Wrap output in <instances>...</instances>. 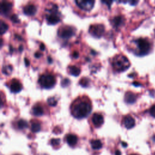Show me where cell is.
<instances>
[{
    "instance_id": "1",
    "label": "cell",
    "mask_w": 155,
    "mask_h": 155,
    "mask_svg": "<svg viewBox=\"0 0 155 155\" xmlns=\"http://www.w3.org/2000/svg\"><path fill=\"white\" fill-rule=\"evenodd\" d=\"M91 110V105L89 101L82 100L75 102L71 108V114L76 118L86 117Z\"/></svg>"
},
{
    "instance_id": "2",
    "label": "cell",
    "mask_w": 155,
    "mask_h": 155,
    "mask_svg": "<svg viewBox=\"0 0 155 155\" xmlns=\"http://www.w3.org/2000/svg\"><path fill=\"white\" fill-rule=\"evenodd\" d=\"M112 65L116 71H123L128 68L130 63L127 57L122 54H118L113 58Z\"/></svg>"
},
{
    "instance_id": "3",
    "label": "cell",
    "mask_w": 155,
    "mask_h": 155,
    "mask_svg": "<svg viewBox=\"0 0 155 155\" xmlns=\"http://www.w3.org/2000/svg\"><path fill=\"white\" fill-rule=\"evenodd\" d=\"M38 82L40 85L45 88H50L54 86L56 79L53 75L50 73H44L39 78Z\"/></svg>"
},
{
    "instance_id": "4",
    "label": "cell",
    "mask_w": 155,
    "mask_h": 155,
    "mask_svg": "<svg viewBox=\"0 0 155 155\" xmlns=\"http://www.w3.org/2000/svg\"><path fill=\"white\" fill-rule=\"evenodd\" d=\"M138 52L137 54L140 56L147 54L151 50V45L148 41L144 38H139L136 41Z\"/></svg>"
},
{
    "instance_id": "5",
    "label": "cell",
    "mask_w": 155,
    "mask_h": 155,
    "mask_svg": "<svg viewBox=\"0 0 155 155\" xmlns=\"http://www.w3.org/2000/svg\"><path fill=\"white\" fill-rule=\"evenodd\" d=\"M90 34L96 38L101 37L104 32V26L102 24H93L89 28Z\"/></svg>"
},
{
    "instance_id": "6",
    "label": "cell",
    "mask_w": 155,
    "mask_h": 155,
    "mask_svg": "<svg viewBox=\"0 0 155 155\" xmlns=\"http://www.w3.org/2000/svg\"><path fill=\"white\" fill-rule=\"evenodd\" d=\"M75 2L81 8L88 11V10H90L93 7L94 1L78 0V1H75Z\"/></svg>"
},
{
    "instance_id": "7",
    "label": "cell",
    "mask_w": 155,
    "mask_h": 155,
    "mask_svg": "<svg viewBox=\"0 0 155 155\" xmlns=\"http://www.w3.org/2000/svg\"><path fill=\"white\" fill-rule=\"evenodd\" d=\"M59 35L64 39L69 38L74 35V30L70 26H64L59 30Z\"/></svg>"
},
{
    "instance_id": "8",
    "label": "cell",
    "mask_w": 155,
    "mask_h": 155,
    "mask_svg": "<svg viewBox=\"0 0 155 155\" xmlns=\"http://www.w3.org/2000/svg\"><path fill=\"white\" fill-rule=\"evenodd\" d=\"M91 120L93 124L96 127H99L104 123V117L99 113H94L92 116Z\"/></svg>"
},
{
    "instance_id": "9",
    "label": "cell",
    "mask_w": 155,
    "mask_h": 155,
    "mask_svg": "<svg viewBox=\"0 0 155 155\" xmlns=\"http://www.w3.org/2000/svg\"><path fill=\"white\" fill-rule=\"evenodd\" d=\"M10 89L13 93L19 92L22 89V84L16 79H13L10 85Z\"/></svg>"
},
{
    "instance_id": "10",
    "label": "cell",
    "mask_w": 155,
    "mask_h": 155,
    "mask_svg": "<svg viewBox=\"0 0 155 155\" xmlns=\"http://www.w3.org/2000/svg\"><path fill=\"white\" fill-rule=\"evenodd\" d=\"M12 7V4L11 2L8 1H1L0 5L1 13L4 15L8 13L10 11Z\"/></svg>"
},
{
    "instance_id": "11",
    "label": "cell",
    "mask_w": 155,
    "mask_h": 155,
    "mask_svg": "<svg viewBox=\"0 0 155 155\" xmlns=\"http://www.w3.org/2000/svg\"><path fill=\"white\" fill-rule=\"evenodd\" d=\"M23 12L27 15H33L36 12V7L32 4H28L24 7Z\"/></svg>"
},
{
    "instance_id": "12",
    "label": "cell",
    "mask_w": 155,
    "mask_h": 155,
    "mask_svg": "<svg viewBox=\"0 0 155 155\" xmlns=\"http://www.w3.org/2000/svg\"><path fill=\"white\" fill-rule=\"evenodd\" d=\"M124 124L125 127L128 128L130 129L133 128L135 125V120L133 117L131 116H127L124 117Z\"/></svg>"
},
{
    "instance_id": "13",
    "label": "cell",
    "mask_w": 155,
    "mask_h": 155,
    "mask_svg": "<svg viewBox=\"0 0 155 155\" xmlns=\"http://www.w3.org/2000/svg\"><path fill=\"white\" fill-rule=\"evenodd\" d=\"M47 21L50 24H55L60 21V18L54 13H52L47 16Z\"/></svg>"
},
{
    "instance_id": "14",
    "label": "cell",
    "mask_w": 155,
    "mask_h": 155,
    "mask_svg": "<svg viewBox=\"0 0 155 155\" xmlns=\"http://www.w3.org/2000/svg\"><path fill=\"white\" fill-rule=\"evenodd\" d=\"M136 100V96L134 93L128 91L125 94V101L127 103L133 104Z\"/></svg>"
},
{
    "instance_id": "15",
    "label": "cell",
    "mask_w": 155,
    "mask_h": 155,
    "mask_svg": "<svg viewBox=\"0 0 155 155\" xmlns=\"http://www.w3.org/2000/svg\"><path fill=\"white\" fill-rule=\"evenodd\" d=\"M78 141V137L76 135L70 134L67 136V142L70 146H74L76 144Z\"/></svg>"
},
{
    "instance_id": "16",
    "label": "cell",
    "mask_w": 155,
    "mask_h": 155,
    "mask_svg": "<svg viewBox=\"0 0 155 155\" xmlns=\"http://www.w3.org/2000/svg\"><path fill=\"white\" fill-rule=\"evenodd\" d=\"M31 111L33 114L35 115V116H41L44 113V111L42 108L39 106V105H35L33 107L32 109H31Z\"/></svg>"
},
{
    "instance_id": "17",
    "label": "cell",
    "mask_w": 155,
    "mask_h": 155,
    "mask_svg": "<svg viewBox=\"0 0 155 155\" xmlns=\"http://www.w3.org/2000/svg\"><path fill=\"white\" fill-rule=\"evenodd\" d=\"M122 23H123V19H122V16H115L112 19V24L114 27H117L120 26Z\"/></svg>"
},
{
    "instance_id": "18",
    "label": "cell",
    "mask_w": 155,
    "mask_h": 155,
    "mask_svg": "<svg viewBox=\"0 0 155 155\" xmlns=\"http://www.w3.org/2000/svg\"><path fill=\"white\" fill-rule=\"evenodd\" d=\"M68 69H69V71L71 73V74H72L73 76H77L80 74V72H81L80 68L74 65L69 66Z\"/></svg>"
},
{
    "instance_id": "19",
    "label": "cell",
    "mask_w": 155,
    "mask_h": 155,
    "mask_svg": "<svg viewBox=\"0 0 155 155\" xmlns=\"http://www.w3.org/2000/svg\"><path fill=\"white\" fill-rule=\"evenodd\" d=\"M91 147L94 150H99V149L101 148L102 147V144L101 140H98V139L92 140L91 142Z\"/></svg>"
},
{
    "instance_id": "20",
    "label": "cell",
    "mask_w": 155,
    "mask_h": 155,
    "mask_svg": "<svg viewBox=\"0 0 155 155\" xmlns=\"http://www.w3.org/2000/svg\"><path fill=\"white\" fill-rule=\"evenodd\" d=\"M31 130L33 132H38L41 130V125L40 124L37 122L35 121L31 123Z\"/></svg>"
},
{
    "instance_id": "21",
    "label": "cell",
    "mask_w": 155,
    "mask_h": 155,
    "mask_svg": "<svg viewBox=\"0 0 155 155\" xmlns=\"http://www.w3.org/2000/svg\"><path fill=\"white\" fill-rule=\"evenodd\" d=\"M8 29V25L7 24L4 22L2 20H1L0 21V33L1 35L4 34Z\"/></svg>"
},
{
    "instance_id": "22",
    "label": "cell",
    "mask_w": 155,
    "mask_h": 155,
    "mask_svg": "<svg viewBox=\"0 0 155 155\" xmlns=\"http://www.w3.org/2000/svg\"><path fill=\"white\" fill-rule=\"evenodd\" d=\"M17 125H18V128H20V129H24V128H25L28 127L27 122L24 119H19L18 121Z\"/></svg>"
},
{
    "instance_id": "23",
    "label": "cell",
    "mask_w": 155,
    "mask_h": 155,
    "mask_svg": "<svg viewBox=\"0 0 155 155\" xmlns=\"http://www.w3.org/2000/svg\"><path fill=\"white\" fill-rule=\"evenodd\" d=\"M79 82L81 86H82L84 87H86L88 86L90 81L87 78H82L79 80Z\"/></svg>"
},
{
    "instance_id": "24",
    "label": "cell",
    "mask_w": 155,
    "mask_h": 155,
    "mask_svg": "<svg viewBox=\"0 0 155 155\" xmlns=\"http://www.w3.org/2000/svg\"><path fill=\"white\" fill-rule=\"evenodd\" d=\"M47 103L50 106H55L57 104V101L54 97H50L47 99Z\"/></svg>"
},
{
    "instance_id": "25",
    "label": "cell",
    "mask_w": 155,
    "mask_h": 155,
    "mask_svg": "<svg viewBox=\"0 0 155 155\" xmlns=\"http://www.w3.org/2000/svg\"><path fill=\"white\" fill-rule=\"evenodd\" d=\"M12 71V67L10 65H6L4 67L2 68V72L5 74H10Z\"/></svg>"
},
{
    "instance_id": "26",
    "label": "cell",
    "mask_w": 155,
    "mask_h": 155,
    "mask_svg": "<svg viewBox=\"0 0 155 155\" xmlns=\"http://www.w3.org/2000/svg\"><path fill=\"white\" fill-rule=\"evenodd\" d=\"M70 84V81L67 78H64L62 81H61V86L63 87H67L68 85H69Z\"/></svg>"
},
{
    "instance_id": "27",
    "label": "cell",
    "mask_w": 155,
    "mask_h": 155,
    "mask_svg": "<svg viewBox=\"0 0 155 155\" xmlns=\"http://www.w3.org/2000/svg\"><path fill=\"white\" fill-rule=\"evenodd\" d=\"M10 19H11V20H12L13 22H15V23H18V22H19V19H18V16H17L16 14L12 15L10 16Z\"/></svg>"
},
{
    "instance_id": "28",
    "label": "cell",
    "mask_w": 155,
    "mask_h": 155,
    "mask_svg": "<svg viewBox=\"0 0 155 155\" xmlns=\"http://www.w3.org/2000/svg\"><path fill=\"white\" fill-rule=\"evenodd\" d=\"M51 143L53 146H58L60 143L59 139H52L51 140Z\"/></svg>"
},
{
    "instance_id": "29",
    "label": "cell",
    "mask_w": 155,
    "mask_h": 155,
    "mask_svg": "<svg viewBox=\"0 0 155 155\" xmlns=\"http://www.w3.org/2000/svg\"><path fill=\"white\" fill-rule=\"evenodd\" d=\"M150 114H151L153 117H155V105H153V106L150 108Z\"/></svg>"
},
{
    "instance_id": "30",
    "label": "cell",
    "mask_w": 155,
    "mask_h": 155,
    "mask_svg": "<svg viewBox=\"0 0 155 155\" xmlns=\"http://www.w3.org/2000/svg\"><path fill=\"white\" fill-rule=\"evenodd\" d=\"M101 2H102L103 3L106 4L107 5H108L109 7L110 6V5L111 4V3L113 2L112 1H101Z\"/></svg>"
},
{
    "instance_id": "31",
    "label": "cell",
    "mask_w": 155,
    "mask_h": 155,
    "mask_svg": "<svg viewBox=\"0 0 155 155\" xmlns=\"http://www.w3.org/2000/svg\"><path fill=\"white\" fill-rule=\"evenodd\" d=\"M78 56H79V53H78V52L74 51L73 53V57L74 58H77Z\"/></svg>"
},
{
    "instance_id": "32",
    "label": "cell",
    "mask_w": 155,
    "mask_h": 155,
    "mask_svg": "<svg viewBox=\"0 0 155 155\" xmlns=\"http://www.w3.org/2000/svg\"><path fill=\"white\" fill-rule=\"evenodd\" d=\"M35 56L36 58H39V57L41 56V53H39V52H36L35 53Z\"/></svg>"
},
{
    "instance_id": "33",
    "label": "cell",
    "mask_w": 155,
    "mask_h": 155,
    "mask_svg": "<svg viewBox=\"0 0 155 155\" xmlns=\"http://www.w3.org/2000/svg\"><path fill=\"white\" fill-rule=\"evenodd\" d=\"M137 2H138L137 1H130V4L131 5H136Z\"/></svg>"
},
{
    "instance_id": "34",
    "label": "cell",
    "mask_w": 155,
    "mask_h": 155,
    "mask_svg": "<svg viewBox=\"0 0 155 155\" xmlns=\"http://www.w3.org/2000/svg\"><path fill=\"white\" fill-rule=\"evenodd\" d=\"M39 48H40V49H41V50H44L45 49V45H44V44L43 43H41V44H40V45H39Z\"/></svg>"
},
{
    "instance_id": "35",
    "label": "cell",
    "mask_w": 155,
    "mask_h": 155,
    "mask_svg": "<svg viewBox=\"0 0 155 155\" xmlns=\"http://www.w3.org/2000/svg\"><path fill=\"white\" fill-rule=\"evenodd\" d=\"M24 62H25V64L26 66H28V65L30 64L29 61H28L27 58H25V59H24Z\"/></svg>"
},
{
    "instance_id": "36",
    "label": "cell",
    "mask_w": 155,
    "mask_h": 155,
    "mask_svg": "<svg viewBox=\"0 0 155 155\" xmlns=\"http://www.w3.org/2000/svg\"><path fill=\"white\" fill-rule=\"evenodd\" d=\"M133 84L134 85H135V86H139V85H140V84L137 83V82H134L133 83Z\"/></svg>"
},
{
    "instance_id": "37",
    "label": "cell",
    "mask_w": 155,
    "mask_h": 155,
    "mask_svg": "<svg viewBox=\"0 0 155 155\" xmlns=\"http://www.w3.org/2000/svg\"><path fill=\"white\" fill-rule=\"evenodd\" d=\"M115 154H116V155H120V154H121V153H120V151H119V150H117V151H116Z\"/></svg>"
},
{
    "instance_id": "38",
    "label": "cell",
    "mask_w": 155,
    "mask_h": 155,
    "mask_svg": "<svg viewBox=\"0 0 155 155\" xmlns=\"http://www.w3.org/2000/svg\"><path fill=\"white\" fill-rule=\"evenodd\" d=\"M47 58H48V62H49V63H51V58L49 56V57H48Z\"/></svg>"
},
{
    "instance_id": "39",
    "label": "cell",
    "mask_w": 155,
    "mask_h": 155,
    "mask_svg": "<svg viewBox=\"0 0 155 155\" xmlns=\"http://www.w3.org/2000/svg\"><path fill=\"white\" fill-rule=\"evenodd\" d=\"M122 145L124 147H127V144L125 143V142H122Z\"/></svg>"
},
{
    "instance_id": "40",
    "label": "cell",
    "mask_w": 155,
    "mask_h": 155,
    "mask_svg": "<svg viewBox=\"0 0 155 155\" xmlns=\"http://www.w3.org/2000/svg\"><path fill=\"white\" fill-rule=\"evenodd\" d=\"M19 50H20L21 51L22 50V45H20L19 47Z\"/></svg>"
},
{
    "instance_id": "41",
    "label": "cell",
    "mask_w": 155,
    "mask_h": 155,
    "mask_svg": "<svg viewBox=\"0 0 155 155\" xmlns=\"http://www.w3.org/2000/svg\"><path fill=\"white\" fill-rule=\"evenodd\" d=\"M131 155H137V154H131Z\"/></svg>"
}]
</instances>
